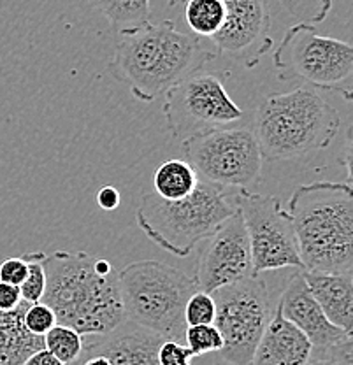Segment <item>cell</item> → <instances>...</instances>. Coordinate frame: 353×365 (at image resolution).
Instances as JSON below:
<instances>
[{
    "instance_id": "cell-13",
    "label": "cell",
    "mask_w": 353,
    "mask_h": 365,
    "mask_svg": "<svg viewBox=\"0 0 353 365\" xmlns=\"http://www.w3.org/2000/svg\"><path fill=\"white\" fill-rule=\"evenodd\" d=\"M225 20L211 37L218 53L252 68L271 48V14L265 0H223Z\"/></svg>"
},
{
    "instance_id": "cell-27",
    "label": "cell",
    "mask_w": 353,
    "mask_h": 365,
    "mask_svg": "<svg viewBox=\"0 0 353 365\" xmlns=\"http://www.w3.org/2000/svg\"><path fill=\"white\" fill-rule=\"evenodd\" d=\"M24 323L30 334L44 337L56 325V317L53 309L44 302L29 304L24 313Z\"/></svg>"
},
{
    "instance_id": "cell-10",
    "label": "cell",
    "mask_w": 353,
    "mask_h": 365,
    "mask_svg": "<svg viewBox=\"0 0 353 365\" xmlns=\"http://www.w3.org/2000/svg\"><path fill=\"white\" fill-rule=\"evenodd\" d=\"M234 207L245 222L257 276L285 267L305 269L299 257L294 223L276 197L239 190L234 195Z\"/></svg>"
},
{
    "instance_id": "cell-29",
    "label": "cell",
    "mask_w": 353,
    "mask_h": 365,
    "mask_svg": "<svg viewBox=\"0 0 353 365\" xmlns=\"http://www.w3.org/2000/svg\"><path fill=\"white\" fill-rule=\"evenodd\" d=\"M158 365H190L195 359L183 342L164 341L158 348Z\"/></svg>"
},
{
    "instance_id": "cell-17",
    "label": "cell",
    "mask_w": 353,
    "mask_h": 365,
    "mask_svg": "<svg viewBox=\"0 0 353 365\" xmlns=\"http://www.w3.org/2000/svg\"><path fill=\"white\" fill-rule=\"evenodd\" d=\"M307 290L336 327L353 330V277L352 272H322L302 269Z\"/></svg>"
},
{
    "instance_id": "cell-18",
    "label": "cell",
    "mask_w": 353,
    "mask_h": 365,
    "mask_svg": "<svg viewBox=\"0 0 353 365\" xmlns=\"http://www.w3.org/2000/svg\"><path fill=\"white\" fill-rule=\"evenodd\" d=\"M29 302L13 311H0V365H24L32 353L44 348V339L26 330L24 313Z\"/></svg>"
},
{
    "instance_id": "cell-35",
    "label": "cell",
    "mask_w": 353,
    "mask_h": 365,
    "mask_svg": "<svg viewBox=\"0 0 353 365\" xmlns=\"http://www.w3.org/2000/svg\"><path fill=\"white\" fill-rule=\"evenodd\" d=\"M181 2H185V0H169L170 6H178V4H181Z\"/></svg>"
},
{
    "instance_id": "cell-8",
    "label": "cell",
    "mask_w": 353,
    "mask_h": 365,
    "mask_svg": "<svg viewBox=\"0 0 353 365\" xmlns=\"http://www.w3.org/2000/svg\"><path fill=\"white\" fill-rule=\"evenodd\" d=\"M185 160L200 181L218 188L250 190L260 181L262 153L250 128H213L183 140Z\"/></svg>"
},
{
    "instance_id": "cell-24",
    "label": "cell",
    "mask_w": 353,
    "mask_h": 365,
    "mask_svg": "<svg viewBox=\"0 0 353 365\" xmlns=\"http://www.w3.org/2000/svg\"><path fill=\"white\" fill-rule=\"evenodd\" d=\"M183 342H187V348L193 353V356L220 351L223 346L222 334L213 323L210 325H188L185 330Z\"/></svg>"
},
{
    "instance_id": "cell-12",
    "label": "cell",
    "mask_w": 353,
    "mask_h": 365,
    "mask_svg": "<svg viewBox=\"0 0 353 365\" xmlns=\"http://www.w3.org/2000/svg\"><path fill=\"white\" fill-rule=\"evenodd\" d=\"M208 239L210 242L197 262V271L193 276L200 292L213 294L225 284L257 276L253 271L248 234L237 209Z\"/></svg>"
},
{
    "instance_id": "cell-20",
    "label": "cell",
    "mask_w": 353,
    "mask_h": 365,
    "mask_svg": "<svg viewBox=\"0 0 353 365\" xmlns=\"http://www.w3.org/2000/svg\"><path fill=\"white\" fill-rule=\"evenodd\" d=\"M115 29H134L151 18V0H92Z\"/></svg>"
},
{
    "instance_id": "cell-26",
    "label": "cell",
    "mask_w": 353,
    "mask_h": 365,
    "mask_svg": "<svg viewBox=\"0 0 353 365\" xmlns=\"http://www.w3.org/2000/svg\"><path fill=\"white\" fill-rule=\"evenodd\" d=\"M215 299L208 292L197 290L185 306V323L188 325H210L215 322Z\"/></svg>"
},
{
    "instance_id": "cell-2",
    "label": "cell",
    "mask_w": 353,
    "mask_h": 365,
    "mask_svg": "<svg viewBox=\"0 0 353 365\" xmlns=\"http://www.w3.org/2000/svg\"><path fill=\"white\" fill-rule=\"evenodd\" d=\"M213 58L215 55L206 51L195 36L178 30L174 21H148L120 30V43L108 68L138 101L153 102L200 72Z\"/></svg>"
},
{
    "instance_id": "cell-31",
    "label": "cell",
    "mask_w": 353,
    "mask_h": 365,
    "mask_svg": "<svg viewBox=\"0 0 353 365\" xmlns=\"http://www.w3.org/2000/svg\"><path fill=\"white\" fill-rule=\"evenodd\" d=\"M24 302L20 294V287L0 281V311H13Z\"/></svg>"
},
{
    "instance_id": "cell-22",
    "label": "cell",
    "mask_w": 353,
    "mask_h": 365,
    "mask_svg": "<svg viewBox=\"0 0 353 365\" xmlns=\"http://www.w3.org/2000/svg\"><path fill=\"white\" fill-rule=\"evenodd\" d=\"M43 339L44 348L66 365L78 362L85 349V341H83L81 334L72 330L71 327L60 325V323H56Z\"/></svg>"
},
{
    "instance_id": "cell-4",
    "label": "cell",
    "mask_w": 353,
    "mask_h": 365,
    "mask_svg": "<svg viewBox=\"0 0 353 365\" xmlns=\"http://www.w3.org/2000/svg\"><path fill=\"white\" fill-rule=\"evenodd\" d=\"M341 116L318 91L299 86L271 93L259 104L253 134L262 160L282 162L327 148L339 130Z\"/></svg>"
},
{
    "instance_id": "cell-23",
    "label": "cell",
    "mask_w": 353,
    "mask_h": 365,
    "mask_svg": "<svg viewBox=\"0 0 353 365\" xmlns=\"http://www.w3.org/2000/svg\"><path fill=\"white\" fill-rule=\"evenodd\" d=\"M46 253L43 251H34L25 255L26 262V276L24 283L20 284L21 299L29 304H36L43 300L44 290H46Z\"/></svg>"
},
{
    "instance_id": "cell-32",
    "label": "cell",
    "mask_w": 353,
    "mask_h": 365,
    "mask_svg": "<svg viewBox=\"0 0 353 365\" xmlns=\"http://www.w3.org/2000/svg\"><path fill=\"white\" fill-rule=\"evenodd\" d=\"M121 202V195L115 186H102L97 192V204L101 205L104 211H115Z\"/></svg>"
},
{
    "instance_id": "cell-3",
    "label": "cell",
    "mask_w": 353,
    "mask_h": 365,
    "mask_svg": "<svg viewBox=\"0 0 353 365\" xmlns=\"http://www.w3.org/2000/svg\"><path fill=\"white\" fill-rule=\"evenodd\" d=\"M299 257L306 271L352 272V182L317 181L295 188L288 200Z\"/></svg>"
},
{
    "instance_id": "cell-15",
    "label": "cell",
    "mask_w": 353,
    "mask_h": 365,
    "mask_svg": "<svg viewBox=\"0 0 353 365\" xmlns=\"http://www.w3.org/2000/svg\"><path fill=\"white\" fill-rule=\"evenodd\" d=\"M164 337L143 327L125 322L111 334L85 344L83 351L104 355L113 365H158V348Z\"/></svg>"
},
{
    "instance_id": "cell-6",
    "label": "cell",
    "mask_w": 353,
    "mask_h": 365,
    "mask_svg": "<svg viewBox=\"0 0 353 365\" xmlns=\"http://www.w3.org/2000/svg\"><path fill=\"white\" fill-rule=\"evenodd\" d=\"M120 274L125 322L164 341H185V306L199 288L193 277L157 260L128 264Z\"/></svg>"
},
{
    "instance_id": "cell-11",
    "label": "cell",
    "mask_w": 353,
    "mask_h": 365,
    "mask_svg": "<svg viewBox=\"0 0 353 365\" xmlns=\"http://www.w3.org/2000/svg\"><path fill=\"white\" fill-rule=\"evenodd\" d=\"M242 114V109L227 93L222 79L215 74L197 72L165 91L167 127L180 140L232 125Z\"/></svg>"
},
{
    "instance_id": "cell-34",
    "label": "cell",
    "mask_w": 353,
    "mask_h": 365,
    "mask_svg": "<svg viewBox=\"0 0 353 365\" xmlns=\"http://www.w3.org/2000/svg\"><path fill=\"white\" fill-rule=\"evenodd\" d=\"M76 364L78 365H113L108 356L97 355V353H86V351H83L81 359H79Z\"/></svg>"
},
{
    "instance_id": "cell-14",
    "label": "cell",
    "mask_w": 353,
    "mask_h": 365,
    "mask_svg": "<svg viewBox=\"0 0 353 365\" xmlns=\"http://www.w3.org/2000/svg\"><path fill=\"white\" fill-rule=\"evenodd\" d=\"M282 314L307 337L313 348H330L352 339V334L330 323L322 307L307 290L302 269L288 279L278 300Z\"/></svg>"
},
{
    "instance_id": "cell-21",
    "label": "cell",
    "mask_w": 353,
    "mask_h": 365,
    "mask_svg": "<svg viewBox=\"0 0 353 365\" xmlns=\"http://www.w3.org/2000/svg\"><path fill=\"white\" fill-rule=\"evenodd\" d=\"M185 21L195 37L211 39L225 20L223 0H185Z\"/></svg>"
},
{
    "instance_id": "cell-7",
    "label": "cell",
    "mask_w": 353,
    "mask_h": 365,
    "mask_svg": "<svg viewBox=\"0 0 353 365\" xmlns=\"http://www.w3.org/2000/svg\"><path fill=\"white\" fill-rule=\"evenodd\" d=\"M272 63L282 81L306 83L352 101V46L320 36L309 23L299 21L285 32L272 55Z\"/></svg>"
},
{
    "instance_id": "cell-28",
    "label": "cell",
    "mask_w": 353,
    "mask_h": 365,
    "mask_svg": "<svg viewBox=\"0 0 353 365\" xmlns=\"http://www.w3.org/2000/svg\"><path fill=\"white\" fill-rule=\"evenodd\" d=\"M305 365H353L352 339L330 348H313L311 359Z\"/></svg>"
},
{
    "instance_id": "cell-16",
    "label": "cell",
    "mask_w": 353,
    "mask_h": 365,
    "mask_svg": "<svg viewBox=\"0 0 353 365\" xmlns=\"http://www.w3.org/2000/svg\"><path fill=\"white\" fill-rule=\"evenodd\" d=\"M311 342L283 317L276 304L271 322L265 327L248 365H305L311 359Z\"/></svg>"
},
{
    "instance_id": "cell-1",
    "label": "cell",
    "mask_w": 353,
    "mask_h": 365,
    "mask_svg": "<svg viewBox=\"0 0 353 365\" xmlns=\"http://www.w3.org/2000/svg\"><path fill=\"white\" fill-rule=\"evenodd\" d=\"M43 300L60 325L101 337L125 323L120 274L104 258L86 251H55L46 257Z\"/></svg>"
},
{
    "instance_id": "cell-5",
    "label": "cell",
    "mask_w": 353,
    "mask_h": 365,
    "mask_svg": "<svg viewBox=\"0 0 353 365\" xmlns=\"http://www.w3.org/2000/svg\"><path fill=\"white\" fill-rule=\"evenodd\" d=\"M234 212L235 207L227 200L223 188L199 181L197 188L181 200H164L157 193H148L135 220L153 245L185 258Z\"/></svg>"
},
{
    "instance_id": "cell-30",
    "label": "cell",
    "mask_w": 353,
    "mask_h": 365,
    "mask_svg": "<svg viewBox=\"0 0 353 365\" xmlns=\"http://www.w3.org/2000/svg\"><path fill=\"white\" fill-rule=\"evenodd\" d=\"M26 276L25 258H7L0 264V281L20 287Z\"/></svg>"
},
{
    "instance_id": "cell-9",
    "label": "cell",
    "mask_w": 353,
    "mask_h": 365,
    "mask_svg": "<svg viewBox=\"0 0 353 365\" xmlns=\"http://www.w3.org/2000/svg\"><path fill=\"white\" fill-rule=\"evenodd\" d=\"M211 295L216 306L213 325L223 339L218 353L227 364L248 365L275 313L267 287L259 276H252L225 284Z\"/></svg>"
},
{
    "instance_id": "cell-33",
    "label": "cell",
    "mask_w": 353,
    "mask_h": 365,
    "mask_svg": "<svg viewBox=\"0 0 353 365\" xmlns=\"http://www.w3.org/2000/svg\"><path fill=\"white\" fill-rule=\"evenodd\" d=\"M24 365H66V364L60 362V360L56 359L55 355H51L46 348H43L39 349V351L32 353V355L25 360Z\"/></svg>"
},
{
    "instance_id": "cell-25",
    "label": "cell",
    "mask_w": 353,
    "mask_h": 365,
    "mask_svg": "<svg viewBox=\"0 0 353 365\" xmlns=\"http://www.w3.org/2000/svg\"><path fill=\"white\" fill-rule=\"evenodd\" d=\"M292 16L302 23H322L332 9V0H280Z\"/></svg>"
},
{
    "instance_id": "cell-19",
    "label": "cell",
    "mask_w": 353,
    "mask_h": 365,
    "mask_svg": "<svg viewBox=\"0 0 353 365\" xmlns=\"http://www.w3.org/2000/svg\"><path fill=\"white\" fill-rule=\"evenodd\" d=\"M199 176L187 160H167L153 174V193L164 200H181L199 185Z\"/></svg>"
}]
</instances>
